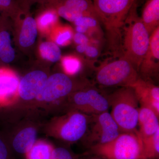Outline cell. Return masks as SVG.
I'll return each mask as SVG.
<instances>
[{
  "mask_svg": "<svg viewBox=\"0 0 159 159\" xmlns=\"http://www.w3.org/2000/svg\"><path fill=\"white\" fill-rule=\"evenodd\" d=\"M97 18L104 26L109 48L113 52L122 46V31L135 0H92Z\"/></svg>",
  "mask_w": 159,
  "mask_h": 159,
  "instance_id": "cell-1",
  "label": "cell"
},
{
  "mask_svg": "<svg viewBox=\"0 0 159 159\" xmlns=\"http://www.w3.org/2000/svg\"><path fill=\"white\" fill-rule=\"evenodd\" d=\"M122 31V57L129 61L139 73L148 50L150 34L137 15L134 4L126 17Z\"/></svg>",
  "mask_w": 159,
  "mask_h": 159,
  "instance_id": "cell-2",
  "label": "cell"
},
{
  "mask_svg": "<svg viewBox=\"0 0 159 159\" xmlns=\"http://www.w3.org/2000/svg\"><path fill=\"white\" fill-rule=\"evenodd\" d=\"M111 116L122 132L137 130L139 104L134 89L123 87L106 96Z\"/></svg>",
  "mask_w": 159,
  "mask_h": 159,
  "instance_id": "cell-3",
  "label": "cell"
},
{
  "mask_svg": "<svg viewBox=\"0 0 159 159\" xmlns=\"http://www.w3.org/2000/svg\"><path fill=\"white\" fill-rule=\"evenodd\" d=\"M89 153L105 159H143L139 130L123 132L111 142L89 148Z\"/></svg>",
  "mask_w": 159,
  "mask_h": 159,
  "instance_id": "cell-4",
  "label": "cell"
},
{
  "mask_svg": "<svg viewBox=\"0 0 159 159\" xmlns=\"http://www.w3.org/2000/svg\"><path fill=\"white\" fill-rule=\"evenodd\" d=\"M140 77L131 63L121 57L97 69L96 80L103 86L131 87Z\"/></svg>",
  "mask_w": 159,
  "mask_h": 159,
  "instance_id": "cell-5",
  "label": "cell"
},
{
  "mask_svg": "<svg viewBox=\"0 0 159 159\" xmlns=\"http://www.w3.org/2000/svg\"><path fill=\"white\" fill-rule=\"evenodd\" d=\"M122 132L108 111L91 116L85 143L90 148L97 145L108 143L116 138Z\"/></svg>",
  "mask_w": 159,
  "mask_h": 159,
  "instance_id": "cell-6",
  "label": "cell"
},
{
  "mask_svg": "<svg viewBox=\"0 0 159 159\" xmlns=\"http://www.w3.org/2000/svg\"><path fill=\"white\" fill-rule=\"evenodd\" d=\"M68 99L74 110L90 116L107 111L110 107L106 96L90 85L74 92Z\"/></svg>",
  "mask_w": 159,
  "mask_h": 159,
  "instance_id": "cell-7",
  "label": "cell"
},
{
  "mask_svg": "<svg viewBox=\"0 0 159 159\" xmlns=\"http://www.w3.org/2000/svg\"><path fill=\"white\" fill-rule=\"evenodd\" d=\"M91 116L74 110L58 119L56 133L60 139L74 143L83 139L88 129Z\"/></svg>",
  "mask_w": 159,
  "mask_h": 159,
  "instance_id": "cell-8",
  "label": "cell"
},
{
  "mask_svg": "<svg viewBox=\"0 0 159 159\" xmlns=\"http://www.w3.org/2000/svg\"><path fill=\"white\" fill-rule=\"evenodd\" d=\"M73 81L65 74L57 73L48 78L36 99L40 101H62L73 93Z\"/></svg>",
  "mask_w": 159,
  "mask_h": 159,
  "instance_id": "cell-9",
  "label": "cell"
},
{
  "mask_svg": "<svg viewBox=\"0 0 159 159\" xmlns=\"http://www.w3.org/2000/svg\"><path fill=\"white\" fill-rule=\"evenodd\" d=\"M159 68V26L150 34L148 50L139 70L142 79L150 81L157 77Z\"/></svg>",
  "mask_w": 159,
  "mask_h": 159,
  "instance_id": "cell-10",
  "label": "cell"
},
{
  "mask_svg": "<svg viewBox=\"0 0 159 159\" xmlns=\"http://www.w3.org/2000/svg\"><path fill=\"white\" fill-rule=\"evenodd\" d=\"M132 88L141 106L150 109L159 117V87L139 77Z\"/></svg>",
  "mask_w": 159,
  "mask_h": 159,
  "instance_id": "cell-11",
  "label": "cell"
},
{
  "mask_svg": "<svg viewBox=\"0 0 159 159\" xmlns=\"http://www.w3.org/2000/svg\"><path fill=\"white\" fill-rule=\"evenodd\" d=\"M47 74L40 70L30 72L23 77L19 84V94L23 100L36 99L48 79Z\"/></svg>",
  "mask_w": 159,
  "mask_h": 159,
  "instance_id": "cell-12",
  "label": "cell"
},
{
  "mask_svg": "<svg viewBox=\"0 0 159 159\" xmlns=\"http://www.w3.org/2000/svg\"><path fill=\"white\" fill-rule=\"evenodd\" d=\"M57 13L61 17L72 22L84 16H97L92 0H66L58 8Z\"/></svg>",
  "mask_w": 159,
  "mask_h": 159,
  "instance_id": "cell-13",
  "label": "cell"
},
{
  "mask_svg": "<svg viewBox=\"0 0 159 159\" xmlns=\"http://www.w3.org/2000/svg\"><path fill=\"white\" fill-rule=\"evenodd\" d=\"M138 124L141 138H147L159 130V117L150 109L141 106L139 109Z\"/></svg>",
  "mask_w": 159,
  "mask_h": 159,
  "instance_id": "cell-14",
  "label": "cell"
},
{
  "mask_svg": "<svg viewBox=\"0 0 159 159\" xmlns=\"http://www.w3.org/2000/svg\"><path fill=\"white\" fill-rule=\"evenodd\" d=\"M37 131L33 127H28L19 132L12 141L11 146L15 152L25 155L36 142Z\"/></svg>",
  "mask_w": 159,
  "mask_h": 159,
  "instance_id": "cell-15",
  "label": "cell"
},
{
  "mask_svg": "<svg viewBox=\"0 0 159 159\" xmlns=\"http://www.w3.org/2000/svg\"><path fill=\"white\" fill-rule=\"evenodd\" d=\"M19 81L11 71L0 69V103L8 101L18 89Z\"/></svg>",
  "mask_w": 159,
  "mask_h": 159,
  "instance_id": "cell-16",
  "label": "cell"
},
{
  "mask_svg": "<svg viewBox=\"0 0 159 159\" xmlns=\"http://www.w3.org/2000/svg\"><path fill=\"white\" fill-rule=\"evenodd\" d=\"M141 18L150 34L159 26V0H147L144 5Z\"/></svg>",
  "mask_w": 159,
  "mask_h": 159,
  "instance_id": "cell-17",
  "label": "cell"
},
{
  "mask_svg": "<svg viewBox=\"0 0 159 159\" xmlns=\"http://www.w3.org/2000/svg\"><path fill=\"white\" fill-rule=\"evenodd\" d=\"M37 25L32 18H27L23 23L20 34L19 42L23 47H28L33 44L37 36Z\"/></svg>",
  "mask_w": 159,
  "mask_h": 159,
  "instance_id": "cell-18",
  "label": "cell"
},
{
  "mask_svg": "<svg viewBox=\"0 0 159 159\" xmlns=\"http://www.w3.org/2000/svg\"><path fill=\"white\" fill-rule=\"evenodd\" d=\"M142 139L143 159H158L159 129L152 135Z\"/></svg>",
  "mask_w": 159,
  "mask_h": 159,
  "instance_id": "cell-19",
  "label": "cell"
},
{
  "mask_svg": "<svg viewBox=\"0 0 159 159\" xmlns=\"http://www.w3.org/2000/svg\"><path fill=\"white\" fill-rule=\"evenodd\" d=\"M53 146L44 141L36 142L26 154V159H51Z\"/></svg>",
  "mask_w": 159,
  "mask_h": 159,
  "instance_id": "cell-20",
  "label": "cell"
},
{
  "mask_svg": "<svg viewBox=\"0 0 159 159\" xmlns=\"http://www.w3.org/2000/svg\"><path fill=\"white\" fill-rule=\"evenodd\" d=\"M15 51L11 46L10 34L6 31L0 32V59L6 63L14 60Z\"/></svg>",
  "mask_w": 159,
  "mask_h": 159,
  "instance_id": "cell-21",
  "label": "cell"
},
{
  "mask_svg": "<svg viewBox=\"0 0 159 159\" xmlns=\"http://www.w3.org/2000/svg\"><path fill=\"white\" fill-rule=\"evenodd\" d=\"M40 52L43 58L52 62L59 60L61 51L58 46L52 42H45L40 46Z\"/></svg>",
  "mask_w": 159,
  "mask_h": 159,
  "instance_id": "cell-22",
  "label": "cell"
},
{
  "mask_svg": "<svg viewBox=\"0 0 159 159\" xmlns=\"http://www.w3.org/2000/svg\"><path fill=\"white\" fill-rule=\"evenodd\" d=\"M62 65L66 73L70 75L77 74L81 68V64L79 60L74 57H67L64 58Z\"/></svg>",
  "mask_w": 159,
  "mask_h": 159,
  "instance_id": "cell-23",
  "label": "cell"
},
{
  "mask_svg": "<svg viewBox=\"0 0 159 159\" xmlns=\"http://www.w3.org/2000/svg\"><path fill=\"white\" fill-rule=\"evenodd\" d=\"M99 22L98 18L94 16H84L74 21L76 26H80L88 29L97 28Z\"/></svg>",
  "mask_w": 159,
  "mask_h": 159,
  "instance_id": "cell-24",
  "label": "cell"
},
{
  "mask_svg": "<svg viewBox=\"0 0 159 159\" xmlns=\"http://www.w3.org/2000/svg\"><path fill=\"white\" fill-rule=\"evenodd\" d=\"M57 19V15L55 12L48 11L39 18L38 20L39 26L40 29H47L54 24Z\"/></svg>",
  "mask_w": 159,
  "mask_h": 159,
  "instance_id": "cell-25",
  "label": "cell"
},
{
  "mask_svg": "<svg viewBox=\"0 0 159 159\" xmlns=\"http://www.w3.org/2000/svg\"><path fill=\"white\" fill-rule=\"evenodd\" d=\"M51 159H77L68 148L58 147L54 148Z\"/></svg>",
  "mask_w": 159,
  "mask_h": 159,
  "instance_id": "cell-26",
  "label": "cell"
},
{
  "mask_svg": "<svg viewBox=\"0 0 159 159\" xmlns=\"http://www.w3.org/2000/svg\"><path fill=\"white\" fill-rule=\"evenodd\" d=\"M73 36V33L69 28L61 29L55 37V42L59 45L64 46L67 44Z\"/></svg>",
  "mask_w": 159,
  "mask_h": 159,
  "instance_id": "cell-27",
  "label": "cell"
},
{
  "mask_svg": "<svg viewBox=\"0 0 159 159\" xmlns=\"http://www.w3.org/2000/svg\"><path fill=\"white\" fill-rule=\"evenodd\" d=\"M0 159H11L10 149L6 142L0 139Z\"/></svg>",
  "mask_w": 159,
  "mask_h": 159,
  "instance_id": "cell-28",
  "label": "cell"
},
{
  "mask_svg": "<svg viewBox=\"0 0 159 159\" xmlns=\"http://www.w3.org/2000/svg\"><path fill=\"white\" fill-rule=\"evenodd\" d=\"M74 41L78 45L86 44L88 43L89 39L83 33L77 32L74 35Z\"/></svg>",
  "mask_w": 159,
  "mask_h": 159,
  "instance_id": "cell-29",
  "label": "cell"
},
{
  "mask_svg": "<svg viewBox=\"0 0 159 159\" xmlns=\"http://www.w3.org/2000/svg\"><path fill=\"white\" fill-rule=\"evenodd\" d=\"M84 52L88 56L91 57H97L99 54V51L97 48L94 46H89L88 45L87 46Z\"/></svg>",
  "mask_w": 159,
  "mask_h": 159,
  "instance_id": "cell-30",
  "label": "cell"
},
{
  "mask_svg": "<svg viewBox=\"0 0 159 159\" xmlns=\"http://www.w3.org/2000/svg\"><path fill=\"white\" fill-rule=\"evenodd\" d=\"M11 2V0H0V10L3 8L9 7Z\"/></svg>",
  "mask_w": 159,
  "mask_h": 159,
  "instance_id": "cell-31",
  "label": "cell"
},
{
  "mask_svg": "<svg viewBox=\"0 0 159 159\" xmlns=\"http://www.w3.org/2000/svg\"><path fill=\"white\" fill-rule=\"evenodd\" d=\"M88 45V44L78 45V46L77 47V51L79 52V53H84V52H85L86 48Z\"/></svg>",
  "mask_w": 159,
  "mask_h": 159,
  "instance_id": "cell-32",
  "label": "cell"
},
{
  "mask_svg": "<svg viewBox=\"0 0 159 159\" xmlns=\"http://www.w3.org/2000/svg\"><path fill=\"white\" fill-rule=\"evenodd\" d=\"M95 156V155H94ZM105 159L101 157H99L98 156H95L94 157H91L89 158L88 159Z\"/></svg>",
  "mask_w": 159,
  "mask_h": 159,
  "instance_id": "cell-33",
  "label": "cell"
}]
</instances>
